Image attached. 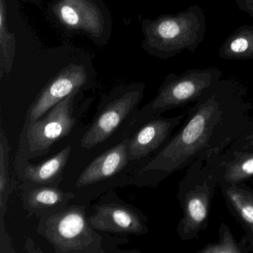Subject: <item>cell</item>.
<instances>
[{"label": "cell", "mask_w": 253, "mask_h": 253, "mask_svg": "<svg viewBox=\"0 0 253 253\" xmlns=\"http://www.w3.org/2000/svg\"><path fill=\"white\" fill-rule=\"evenodd\" d=\"M186 114L172 118H158L142 124L130 137L128 156L134 163L153 156L171 139V134L181 124Z\"/></svg>", "instance_id": "cell-10"}, {"label": "cell", "mask_w": 253, "mask_h": 253, "mask_svg": "<svg viewBox=\"0 0 253 253\" xmlns=\"http://www.w3.org/2000/svg\"><path fill=\"white\" fill-rule=\"evenodd\" d=\"M143 86L131 87L105 99L81 140L84 149L97 147L113 135L126 121L134 119L143 96Z\"/></svg>", "instance_id": "cell-7"}, {"label": "cell", "mask_w": 253, "mask_h": 253, "mask_svg": "<svg viewBox=\"0 0 253 253\" xmlns=\"http://www.w3.org/2000/svg\"><path fill=\"white\" fill-rule=\"evenodd\" d=\"M244 250L237 244L229 228L221 223L220 227V239L218 242L212 243L199 250V253H241Z\"/></svg>", "instance_id": "cell-20"}, {"label": "cell", "mask_w": 253, "mask_h": 253, "mask_svg": "<svg viewBox=\"0 0 253 253\" xmlns=\"http://www.w3.org/2000/svg\"><path fill=\"white\" fill-rule=\"evenodd\" d=\"M12 240L6 230L5 222L0 221V253H15Z\"/></svg>", "instance_id": "cell-21"}, {"label": "cell", "mask_w": 253, "mask_h": 253, "mask_svg": "<svg viewBox=\"0 0 253 253\" xmlns=\"http://www.w3.org/2000/svg\"><path fill=\"white\" fill-rule=\"evenodd\" d=\"M9 145L5 130H0V220H3L15 184L9 174Z\"/></svg>", "instance_id": "cell-18"}, {"label": "cell", "mask_w": 253, "mask_h": 253, "mask_svg": "<svg viewBox=\"0 0 253 253\" xmlns=\"http://www.w3.org/2000/svg\"><path fill=\"white\" fill-rule=\"evenodd\" d=\"M247 91L236 80L217 81L190 109L175 135L146 164L133 169L125 185L155 187L195 163L219 158L228 146L253 129Z\"/></svg>", "instance_id": "cell-1"}, {"label": "cell", "mask_w": 253, "mask_h": 253, "mask_svg": "<svg viewBox=\"0 0 253 253\" xmlns=\"http://www.w3.org/2000/svg\"><path fill=\"white\" fill-rule=\"evenodd\" d=\"M250 229H251L252 235H253V236H252V239H251V246H252V248H253V224L251 225V226H250Z\"/></svg>", "instance_id": "cell-25"}, {"label": "cell", "mask_w": 253, "mask_h": 253, "mask_svg": "<svg viewBox=\"0 0 253 253\" xmlns=\"http://www.w3.org/2000/svg\"><path fill=\"white\" fill-rule=\"evenodd\" d=\"M25 250L27 253H41L40 249L36 248V244L31 238H28L25 244Z\"/></svg>", "instance_id": "cell-24"}, {"label": "cell", "mask_w": 253, "mask_h": 253, "mask_svg": "<svg viewBox=\"0 0 253 253\" xmlns=\"http://www.w3.org/2000/svg\"><path fill=\"white\" fill-rule=\"evenodd\" d=\"M225 198L235 214L249 226L253 224V193L239 184L223 186Z\"/></svg>", "instance_id": "cell-17"}, {"label": "cell", "mask_w": 253, "mask_h": 253, "mask_svg": "<svg viewBox=\"0 0 253 253\" xmlns=\"http://www.w3.org/2000/svg\"><path fill=\"white\" fill-rule=\"evenodd\" d=\"M72 149L69 145L49 159L36 165L29 163V160L16 158L17 177L22 182L60 186Z\"/></svg>", "instance_id": "cell-14"}, {"label": "cell", "mask_w": 253, "mask_h": 253, "mask_svg": "<svg viewBox=\"0 0 253 253\" xmlns=\"http://www.w3.org/2000/svg\"><path fill=\"white\" fill-rule=\"evenodd\" d=\"M88 75L84 66L71 64L44 87L28 109L25 122H34L43 117L51 108L86 84Z\"/></svg>", "instance_id": "cell-9"}, {"label": "cell", "mask_w": 253, "mask_h": 253, "mask_svg": "<svg viewBox=\"0 0 253 253\" xmlns=\"http://www.w3.org/2000/svg\"><path fill=\"white\" fill-rule=\"evenodd\" d=\"M197 177H193L189 171L184 183L189 185L186 192L179 191V199L183 208V215L179 222L177 232L182 241H190L198 238L201 229L207 224L209 211L214 188L218 184L212 167L209 161L207 165L204 162L200 166V179L198 176V164H192Z\"/></svg>", "instance_id": "cell-6"}, {"label": "cell", "mask_w": 253, "mask_h": 253, "mask_svg": "<svg viewBox=\"0 0 253 253\" xmlns=\"http://www.w3.org/2000/svg\"><path fill=\"white\" fill-rule=\"evenodd\" d=\"M129 140V137H126L93 160L80 174L75 187L84 188L101 183L124 171L132 163L128 156Z\"/></svg>", "instance_id": "cell-11"}, {"label": "cell", "mask_w": 253, "mask_h": 253, "mask_svg": "<svg viewBox=\"0 0 253 253\" xmlns=\"http://www.w3.org/2000/svg\"><path fill=\"white\" fill-rule=\"evenodd\" d=\"M146 48L153 55L169 59L183 51L194 53L205 39L207 20L198 5L175 14L143 23Z\"/></svg>", "instance_id": "cell-2"}, {"label": "cell", "mask_w": 253, "mask_h": 253, "mask_svg": "<svg viewBox=\"0 0 253 253\" xmlns=\"http://www.w3.org/2000/svg\"><path fill=\"white\" fill-rule=\"evenodd\" d=\"M78 93L68 96L38 121L24 123L16 158L29 160L47 155L54 143L72 132L78 121L75 115Z\"/></svg>", "instance_id": "cell-5"}, {"label": "cell", "mask_w": 253, "mask_h": 253, "mask_svg": "<svg viewBox=\"0 0 253 253\" xmlns=\"http://www.w3.org/2000/svg\"><path fill=\"white\" fill-rule=\"evenodd\" d=\"M54 14L64 26L100 38L104 31V18L100 8L91 0H60L54 5Z\"/></svg>", "instance_id": "cell-13"}, {"label": "cell", "mask_w": 253, "mask_h": 253, "mask_svg": "<svg viewBox=\"0 0 253 253\" xmlns=\"http://www.w3.org/2000/svg\"><path fill=\"white\" fill-rule=\"evenodd\" d=\"M253 149V129L249 131L247 134L240 137L239 139L234 142L231 146L230 149L226 151L232 150H250Z\"/></svg>", "instance_id": "cell-22"}, {"label": "cell", "mask_w": 253, "mask_h": 253, "mask_svg": "<svg viewBox=\"0 0 253 253\" xmlns=\"http://www.w3.org/2000/svg\"><path fill=\"white\" fill-rule=\"evenodd\" d=\"M21 198L26 211L40 219L61 211L75 195L62 190L60 186L23 182Z\"/></svg>", "instance_id": "cell-12"}, {"label": "cell", "mask_w": 253, "mask_h": 253, "mask_svg": "<svg viewBox=\"0 0 253 253\" xmlns=\"http://www.w3.org/2000/svg\"><path fill=\"white\" fill-rule=\"evenodd\" d=\"M15 37L8 29L6 2L0 0V56L1 75L9 74L12 69L15 56Z\"/></svg>", "instance_id": "cell-19"}, {"label": "cell", "mask_w": 253, "mask_h": 253, "mask_svg": "<svg viewBox=\"0 0 253 253\" xmlns=\"http://www.w3.org/2000/svg\"><path fill=\"white\" fill-rule=\"evenodd\" d=\"M37 232L57 253H103V238L91 227L85 206L68 205L40 218Z\"/></svg>", "instance_id": "cell-4"}, {"label": "cell", "mask_w": 253, "mask_h": 253, "mask_svg": "<svg viewBox=\"0 0 253 253\" xmlns=\"http://www.w3.org/2000/svg\"><path fill=\"white\" fill-rule=\"evenodd\" d=\"M238 9L253 19V0H234Z\"/></svg>", "instance_id": "cell-23"}, {"label": "cell", "mask_w": 253, "mask_h": 253, "mask_svg": "<svg viewBox=\"0 0 253 253\" xmlns=\"http://www.w3.org/2000/svg\"><path fill=\"white\" fill-rule=\"evenodd\" d=\"M226 152L223 155L224 159L219 157L221 159L218 165L216 162L211 165L218 183H223L222 186L240 184L253 177V151L232 150Z\"/></svg>", "instance_id": "cell-15"}, {"label": "cell", "mask_w": 253, "mask_h": 253, "mask_svg": "<svg viewBox=\"0 0 253 253\" xmlns=\"http://www.w3.org/2000/svg\"><path fill=\"white\" fill-rule=\"evenodd\" d=\"M222 75L223 72L215 66L169 75L155 98L137 112L128 127V132L164 112L198 101L210 87L221 79Z\"/></svg>", "instance_id": "cell-3"}, {"label": "cell", "mask_w": 253, "mask_h": 253, "mask_svg": "<svg viewBox=\"0 0 253 253\" xmlns=\"http://www.w3.org/2000/svg\"><path fill=\"white\" fill-rule=\"evenodd\" d=\"M95 230L116 235H142L149 232L148 218L141 210L123 201L114 191L105 194L92 206L88 217Z\"/></svg>", "instance_id": "cell-8"}, {"label": "cell", "mask_w": 253, "mask_h": 253, "mask_svg": "<svg viewBox=\"0 0 253 253\" xmlns=\"http://www.w3.org/2000/svg\"><path fill=\"white\" fill-rule=\"evenodd\" d=\"M217 54L226 60H253V26H241L229 35Z\"/></svg>", "instance_id": "cell-16"}]
</instances>
